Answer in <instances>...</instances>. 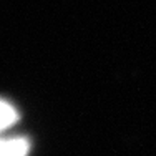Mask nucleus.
<instances>
[{"instance_id": "nucleus-1", "label": "nucleus", "mask_w": 156, "mask_h": 156, "mask_svg": "<svg viewBox=\"0 0 156 156\" xmlns=\"http://www.w3.org/2000/svg\"><path fill=\"white\" fill-rule=\"evenodd\" d=\"M28 151L30 146L27 140L0 136V156H27Z\"/></svg>"}, {"instance_id": "nucleus-2", "label": "nucleus", "mask_w": 156, "mask_h": 156, "mask_svg": "<svg viewBox=\"0 0 156 156\" xmlns=\"http://www.w3.org/2000/svg\"><path fill=\"white\" fill-rule=\"evenodd\" d=\"M18 120L17 108L10 101L0 98V136H3Z\"/></svg>"}]
</instances>
